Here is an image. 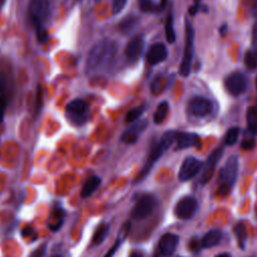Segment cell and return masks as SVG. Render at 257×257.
I'll use <instances>...</instances> for the list:
<instances>
[{
    "mask_svg": "<svg viewBox=\"0 0 257 257\" xmlns=\"http://www.w3.org/2000/svg\"><path fill=\"white\" fill-rule=\"evenodd\" d=\"M225 87L230 94L234 96L240 95L247 88V78L241 72H233L226 77Z\"/></svg>",
    "mask_w": 257,
    "mask_h": 257,
    "instance_id": "obj_8",
    "label": "cell"
},
{
    "mask_svg": "<svg viewBox=\"0 0 257 257\" xmlns=\"http://www.w3.org/2000/svg\"><path fill=\"white\" fill-rule=\"evenodd\" d=\"M188 107L196 116H205L212 110V102L204 96H194L190 99Z\"/></svg>",
    "mask_w": 257,
    "mask_h": 257,
    "instance_id": "obj_12",
    "label": "cell"
},
{
    "mask_svg": "<svg viewBox=\"0 0 257 257\" xmlns=\"http://www.w3.org/2000/svg\"><path fill=\"white\" fill-rule=\"evenodd\" d=\"M162 256H163V255H162L160 252H159V253H156V254L154 255V257H162Z\"/></svg>",
    "mask_w": 257,
    "mask_h": 257,
    "instance_id": "obj_43",
    "label": "cell"
},
{
    "mask_svg": "<svg viewBox=\"0 0 257 257\" xmlns=\"http://www.w3.org/2000/svg\"><path fill=\"white\" fill-rule=\"evenodd\" d=\"M140 18L137 16H127L118 23V30L123 35L131 34L139 25Z\"/></svg>",
    "mask_w": 257,
    "mask_h": 257,
    "instance_id": "obj_19",
    "label": "cell"
},
{
    "mask_svg": "<svg viewBox=\"0 0 257 257\" xmlns=\"http://www.w3.org/2000/svg\"><path fill=\"white\" fill-rule=\"evenodd\" d=\"M167 57H168V50L165 44L162 42L154 43L150 47L149 51L147 52V60L152 65H156L163 62L164 60L167 59Z\"/></svg>",
    "mask_w": 257,
    "mask_h": 257,
    "instance_id": "obj_15",
    "label": "cell"
},
{
    "mask_svg": "<svg viewBox=\"0 0 257 257\" xmlns=\"http://www.w3.org/2000/svg\"><path fill=\"white\" fill-rule=\"evenodd\" d=\"M5 1H6V0H0V11L2 10V7L4 6V4H5Z\"/></svg>",
    "mask_w": 257,
    "mask_h": 257,
    "instance_id": "obj_42",
    "label": "cell"
},
{
    "mask_svg": "<svg viewBox=\"0 0 257 257\" xmlns=\"http://www.w3.org/2000/svg\"><path fill=\"white\" fill-rule=\"evenodd\" d=\"M146 107L147 105L146 104H141V105H138L132 109H130L125 115V120L127 122H134L136 121L146 110Z\"/></svg>",
    "mask_w": 257,
    "mask_h": 257,
    "instance_id": "obj_28",
    "label": "cell"
},
{
    "mask_svg": "<svg viewBox=\"0 0 257 257\" xmlns=\"http://www.w3.org/2000/svg\"><path fill=\"white\" fill-rule=\"evenodd\" d=\"M201 241L199 242L197 239H192L191 241H190V244H189V248H190V250L191 251H193V252H197V251H199L200 249H201Z\"/></svg>",
    "mask_w": 257,
    "mask_h": 257,
    "instance_id": "obj_34",
    "label": "cell"
},
{
    "mask_svg": "<svg viewBox=\"0 0 257 257\" xmlns=\"http://www.w3.org/2000/svg\"><path fill=\"white\" fill-rule=\"evenodd\" d=\"M147 125H148L147 119L138 121L137 123L133 124L128 130H126L122 134V136L120 138L121 142H123L125 144H134L135 142H137L140 134L147 127Z\"/></svg>",
    "mask_w": 257,
    "mask_h": 257,
    "instance_id": "obj_16",
    "label": "cell"
},
{
    "mask_svg": "<svg viewBox=\"0 0 257 257\" xmlns=\"http://www.w3.org/2000/svg\"><path fill=\"white\" fill-rule=\"evenodd\" d=\"M65 112L69 121L74 124H82L87 120L89 105L85 100L75 98L66 104Z\"/></svg>",
    "mask_w": 257,
    "mask_h": 257,
    "instance_id": "obj_5",
    "label": "cell"
},
{
    "mask_svg": "<svg viewBox=\"0 0 257 257\" xmlns=\"http://www.w3.org/2000/svg\"><path fill=\"white\" fill-rule=\"evenodd\" d=\"M175 142H176V150H182L190 147L200 148L201 146L200 137L193 133L177 132Z\"/></svg>",
    "mask_w": 257,
    "mask_h": 257,
    "instance_id": "obj_14",
    "label": "cell"
},
{
    "mask_svg": "<svg viewBox=\"0 0 257 257\" xmlns=\"http://www.w3.org/2000/svg\"><path fill=\"white\" fill-rule=\"evenodd\" d=\"M239 127L237 126H233V127H230L227 133H226V136H225V145L227 146H232L234 145L237 140H238V137H239Z\"/></svg>",
    "mask_w": 257,
    "mask_h": 257,
    "instance_id": "obj_30",
    "label": "cell"
},
{
    "mask_svg": "<svg viewBox=\"0 0 257 257\" xmlns=\"http://www.w3.org/2000/svg\"><path fill=\"white\" fill-rule=\"evenodd\" d=\"M127 0H113L112 1V13L118 14L122 11L124 6L126 5Z\"/></svg>",
    "mask_w": 257,
    "mask_h": 257,
    "instance_id": "obj_32",
    "label": "cell"
},
{
    "mask_svg": "<svg viewBox=\"0 0 257 257\" xmlns=\"http://www.w3.org/2000/svg\"><path fill=\"white\" fill-rule=\"evenodd\" d=\"M256 88H257V77H256Z\"/></svg>",
    "mask_w": 257,
    "mask_h": 257,
    "instance_id": "obj_45",
    "label": "cell"
},
{
    "mask_svg": "<svg viewBox=\"0 0 257 257\" xmlns=\"http://www.w3.org/2000/svg\"><path fill=\"white\" fill-rule=\"evenodd\" d=\"M256 146V142L253 139H246L241 143V148L243 150H253Z\"/></svg>",
    "mask_w": 257,
    "mask_h": 257,
    "instance_id": "obj_33",
    "label": "cell"
},
{
    "mask_svg": "<svg viewBox=\"0 0 257 257\" xmlns=\"http://www.w3.org/2000/svg\"><path fill=\"white\" fill-rule=\"evenodd\" d=\"M44 254H45V246H41L37 250H35L30 257H43Z\"/></svg>",
    "mask_w": 257,
    "mask_h": 257,
    "instance_id": "obj_37",
    "label": "cell"
},
{
    "mask_svg": "<svg viewBox=\"0 0 257 257\" xmlns=\"http://www.w3.org/2000/svg\"><path fill=\"white\" fill-rule=\"evenodd\" d=\"M185 30H186V44L184 49V55L179 68V73L182 76L186 77L191 72L192 60H193V54H194V38H195L194 27L189 19H186Z\"/></svg>",
    "mask_w": 257,
    "mask_h": 257,
    "instance_id": "obj_4",
    "label": "cell"
},
{
    "mask_svg": "<svg viewBox=\"0 0 257 257\" xmlns=\"http://www.w3.org/2000/svg\"><path fill=\"white\" fill-rule=\"evenodd\" d=\"M221 238H222V233L220 230L218 229L210 230L203 236L201 240V246L203 248H212L217 244H219Z\"/></svg>",
    "mask_w": 257,
    "mask_h": 257,
    "instance_id": "obj_18",
    "label": "cell"
},
{
    "mask_svg": "<svg viewBox=\"0 0 257 257\" xmlns=\"http://www.w3.org/2000/svg\"><path fill=\"white\" fill-rule=\"evenodd\" d=\"M252 44L254 48L257 50V22L254 24V27L252 30Z\"/></svg>",
    "mask_w": 257,
    "mask_h": 257,
    "instance_id": "obj_36",
    "label": "cell"
},
{
    "mask_svg": "<svg viewBox=\"0 0 257 257\" xmlns=\"http://www.w3.org/2000/svg\"><path fill=\"white\" fill-rule=\"evenodd\" d=\"M179 244V236L173 233L164 234L159 240V251L164 257H170Z\"/></svg>",
    "mask_w": 257,
    "mask_h": 257,
    "instance_id": "obj_13",
    "label": "cell"
},
{
    "mask_svg": "<svg viewBox=\"0 0 257 257\" xmlns=\"http://www.w3.org/2000/svg\"><path fill=\"white\" fill-rule=\"evenodd\" d=\"M203 162L195 157L190 156L186 158L179 171V180L182 182L189 181L199 173L203 168Z\"/></svg>",
    "mask_w": 257,
    "mask_h": 257,
    "instance_id": "obj_7",
    "label": "cell"
},
{
    "mask_svg": "<svg viewBox=\"0 0 257 257\" xmlns=\"http://www.w3.org/2000/svg\"><path fill=\"white\" fill-rule=\"evenodd\" d=\"M100 178L97 177V176H91L89 177L86 182L84 183L82 189H81V193H80V196L82 198H87L89 197L96 189L97 187L100 185Z\"/></svg>",
    "mask_w": 257,
    "mask_h": 257,
    "instance_id": "obj_21",
    "label": "cell"
},
{
    "mask_svg": "<svg viewBox=\"0 0 257 257\" xmlns=\"http://www.w3.org/2000/svg\"><path fill=\"white\" fill-rule=\"evenodd\" d=\"M200 1L201 0H194V5H192L190 8H189V14L191 16H195L200 8Z\"/></svg>",
    "mask_w": 257,
    "mask_h": 257,
    "instance_id": "obj_35",
    "label": "cell"
},
{
    "mask_svg": "<svg viewBox=\"0 0 257 257\" xmlns=\"http://www.w3.org/2000/svg\"><path fill=\"white\" fill-rule=\"evenodd\" d=\"M98 1H99V0H95V2H98Z\"/></svg>",
    "mask_w": 257,
    "mask_h": 257,
    "instance_id": "obj_46",
    "label": "cell"
},
{
    "mask_svg": "<svg viewBox=\"0 0 257 257\" xmlns=\"http://www.w3.org/2000/svg\"><path fill=\"white\" fill-rule=\"evenodd\" d=\"M224 153V149L222 147L216 148L208 157L206 163L203 165V175H202V181L203 183H207L208 181L211 180L216 165L219 163V161L221 160L222 156Z\"/></svg>",
    "mask_w": 257,
    "mask_h": 257,
    "instance_id": "obj_11",
    "label": "cell"
},
{
    "mask_svg": "<svg viewBox=\"0 0 257 257\" xmlns=\"http://www.w3.org/2000/svg\"><path fill=\"white\" fill-rule=\"evenodd\" d=\"M165 32H166V38L169 43H174L176 40V33L174 29V22H173V16L170 13L167 17L166 24H165Z\"/></svg>",
    "mask_w": 257,
    "mask_h": 257,
    "instance_id": "obj_27",
    "label": "cell"
},
{
    "mask_svg": "<svg viewBox=\"0 0 257 257\" xmlns=\"http://www.w3.org/2000/svg\"><path fill=\"white\" fill-rule=\"evenodd\" d=\"M117 52V44L111 39L97 41L89 50L85 63L87 73L100 68H108L112 64Z\"/></svg>",
    "mask_w": 257,
    "mask_h": 257,
    "instance_id": "obj_1",
    "label": "cell"
},
{
    "mask_svg": "<svg viewBox=\"0 0 257 257\" xmlns=\"http://www.w3.org/2000/svg\"><path fill=\"white\" fill-rule=\"evenodd\" d=\"M246 122L250 133L257 135V106H250L247 108Z\"/></svg>",
    "mask_w": 257,
    "mask_h": 257,
    "instance_id": "obj_24",
    "label": "cell"
},
{
    "mask_svg": "<svg viewBox=\"0 0 257 257\" xmlns=\"http://www.w3.org/2000/svg\"><path fill=\"white\" fill-rule=\"evenodd\" d=\"M239 159L237 156H230L223 168L220 170L219 180L220 185L217 190V195L226 196L229 194L232 186L235 184L238 175Z\"/></svg>",
    "mask_w": 257,
    "mask_h": 257,
    "instance_id": "obj_3",
    "label": "cell"
},
{
    "mask_svg": "<svg viewBox=\"0 0 257 257\" xmlns=\"http://www.w3.org/2000/svg\"><path fill=\"white\" fill-rule=\"evenodd\" d=\"M8 103V84L6 77L0 72V121L4 119L5 110Z\"/></svg>",
    "mask_w": 257,
    "mask_h": 257,
    "instance_id": "obj_17",
    "label": "cell"
},
{
    "mask_svg": "<svg viewBox=\"0 0 257 257\" xmlns=\"http://www.w3.org/2000/svg\"><path fill=\"white\" fill-rule=\"evenodd\" d=\"M65 213L61 208H54L48 219V227L52 231L59 229L63 223Z\"/></svg>",
    "mask_w": 257,
    "mask_h": 257,
    "instance_id": "obj_20",
    "label": "cell"
},
{
    "mask_svg": "<svg viewBox=\"0 0 257 257\" xmlns=\"http://www.w3.org/2000/svg\"><path fill=\"white\" fill-rule=\"evenodd\" d=\"M244 63L245 66L249 70H255L257 68V54L253 50H248L246 51L244 55Z\"/></svg>",
    "mask_w": 257,
    "mask_h": 257,
    "instance_id": "obj_29",
    "label": "cell"
},
{
    "mask_svg": "<svg viewBox=\"0 0 257 257\" xmlns=\"http://www.w3.org/2000/svg\"><path fill=\"white\" fill-rule=\"evenodd\" d=\"M168 111H169V103L167 101H162L158 105V107L154 113V122L158 123V124L163 122L165 120V118L167 117Z\"/></svg>",
    "mask_w": 257,
    "mask_h": 257,
    "instance_id": "obj_26",
    "label": "cell"
},
{
    "mask_svg": "<svg viewBox=\"0 0 257 257\" xmlns=\"http://www.w3.org/2000/svg\"><path fill=\"white\" fill-rule=\"evenodd\" d=\"M50 13L49 0H30L28 4V15L35 27L36 36L39 42H45L48 39V33L45 29V22Z\"/></svg>",
    "mask_w": 257,
    "mask_h": 257,
    "instance_id": "obj_2",
    "label": "cell"
},
{
    "mask_svg": "<svg viewBox=\"0 0 257 257\" xmlns=\"http://www.w3.org/2000/svg\"><path fill=\"white\" fill-rule=\"evenodd\" d=\"M109 231V225L106 223H101L100 225L97 226V228L95 229L93 235H92V244L94 246L100 244L103 242V240L105 239L107 233Z\"/></svg>",
    "mask_w": 257,
    "mask_h": 257,
    "instance_id": "obj_25",
    "label": "cell"
},
{
    "mask_svg": "<svg viewBox=\"0 0 257 257\" xmlns=\"http://www.w3.org/2000/svg\"><path fill=\"white\" fill-rule=\"evenodd\" d=\"M157 205L156 198L151 194L142 195L132 210V217L135 220H142L149 217Z\"/></svg>",
    "mask_w": 257,
    "mask_h": 257,
    "instance_id": "obj_6",
    "label": "cell"
},
{
    "mask_svg": "<svg viewBox=\"0 0 257 257\" xmlns=\"http://www.w3.org/2000/svg\"><path fill=\"white\" fill-rule=\"evenodd\" d=\"M215 257H232V256L229 253H221V254H219V255H217Z\"/></svg>",
    "mask_w": 257,
    "mask_h": 257,
    "instance_id": "obj_41",
    "label": "cell"
},
{
    "mask_svg": "<svg viewBox=\"0 0 257 257\" xmlns=\"http://www.w3.org/2000/svg\"><path fill=\"white\" fill-rule=\"evenodd\" d=\"M130 228H131V223H130V222L125 223V224L122 226V228L120 229V231H119V233H118V236H117V239L115 240L114 244H113L112 247L106 252V254H105L103 257H113V256H114V254H115L116 250L119 248L121 242L125 239V237H126V235H127V233H128Z\"/></svg>",
    "mask_w": 257,
    "mask_h": 257,
    "instance_id": "obj_22",
    "label": "cell"
},
{
    "mask_svg": "<svg viewBox=\"0 0 257 257\" xmlns=\"http://www.w3.org/2000/svg\"><path fill=\"white\" fill-rule=\"evenodd\" d=\"M52 257H61V256H59V255H53Z\"/></svg>",
    "mask_w": 257,
    "mask_h": 257,
    "instance_id": "obj_44",
    "label": "cell"
},
{
    "mask_svg": "<svg viewBox=\"0 0 257 257\" xmlns=\"http://www.w3.org/2000/svg\"><path fill=\"white\" fill-rule=\"evenodd\" d=\"M234 233L236 235L237 241H238V245L240 249H244L246 242H247V229H246V225L244 222L240 221L238 222L235 226H234Z\"/></svg>",
    "mask_w": 257,
    "mask_h": 257,
    "instance_id": "obj_23",
    "label": "cell"
},
{
    "mask_svg": "<svg viewBox=\"0 0 257 257\" xmlns=\"http://www.w3.org/2000/svg\"><path fill=\"white\" fill-rule=\"evenodd\" d=\"M220 32H221L222 36H224L226 34V32H227V24H223L222 25V27L220 28Z\"/></svg>",
    "mask_w": 257,
    "mask_h": 257,
    "instance_id": "obj_38",
    "label": "cell"
},
{
    "mask_svg": "<svg viewBox=\"0 0 257 257\" xmlns=\"http://www.w3.org/2000/svg\"><path fill=\"white\" fill-rule=\"evenodd\" d=\"M167 2H168V0H161V4H160V9H163V8H164V7L166 6Z\"/></svg>",
    "mask_w": 257,
    "mask_h": 257,
    "instance_id": "obj_40",
    "label": "cell"
},
{
    "mask_svg": "<svg viewBox=\"0 0 257 257\" xmlns=\"http://www.w3.org/2000/svg\"><path fill=\"white\" fill-rule=\"evenodd\" d=\"M197 206L198 202L194 197H184L178 201L175 206L174 212L179 219L188 220L194 215Z\"/></svg>",
    "mask_w": 257,
    "mask_h": 257,
    "instance_id": "obj_9",
    "label": "cell"
},
{
    "mask_svg": "<svg viewBox=\"0 0 257 257\" xmlns=\"http://www.w3.org/2000/svg\"><path fill=\"white\" fill-rule=\"evenodd\" d=\"M139 8L145 13H153L158 10L157 4L153 0H139Z\"/></svg>",
    "mask_w": 257,
    "mask_h": 257,
    "instance_id": "obj_31",
    "label": "cell"
},
{
    "mask_svg": "<svg viewBox=\"0 0 257 257\" xmlns=\"http://www.w3.org/2000/svg\"><path fill=\"white\" fill-rule=\"evenodd\" d=\"M144 48V38L142 35L134 36L126 44L124 48V55L128 62L136 63L143 52Z\"/></svg>",
    "mask_w": 257,
    "mask_h": 257,
    "instance_id": "obj_10",
    "label": "cell"
},
{
    "mask_svg": "<svg viewBox=\"0 0 257 257\" xmlns=\"http://www.w3.org/2000/svg\"><path fill=\"white\" fill-rule=\"evenodd\" d=\"M130 257H144V256H143V254L140 253V252H134V253L131 254Z\"/></svg>",
    "mask_w": 257,
    "mask_h": 257,
    "instance_id": "obj_39",
    "label": "cell"
}]
</instances>
